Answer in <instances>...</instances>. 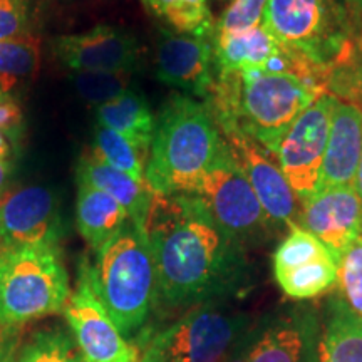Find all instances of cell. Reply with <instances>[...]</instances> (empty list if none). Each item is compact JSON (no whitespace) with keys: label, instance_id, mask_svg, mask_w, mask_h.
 <instances>
[{"label":"cell","instance_id":"cell-24","mask_svg":"<svg viewBox=\"0 0 362 362\" xmlns=\"http://www.w3.org/2000/svg\"><path fill=\"white\" fill-rule=\"evenodd\" d=\"M339 264L332 255L307 262L296 269L275 274L279 287L292 300H310L329 292L337 284Z\"/></svg>","mask_w":362,"mask_h":362},{"label":"cell","instance_id":"cell-13","mask_svg":"<svg viewBox=\"0 0 362 362\" xmlns=\"http://www.w3.org/2000/svg\"><path fill=\"white\" fill-rule=\"evenodd\" d=\"M62 228L57 200L49 188L24 187L0 198V250L22 245H57Z\"/></svg>","mask_w":362,"mask_h":362},{"label":"cell","instance_id":"cell-14","mask_svg":"<svg viewBox=\"0 0 362 362\" xmlns=\"http://www.w3.org/2000/svg\"><path fill=\"white\" fill-rule=\"evenodd\" d=\"M51 51L72 72H133L141 47L128 30L98 25L86 33L57 35L51 40Z\"/></svg>","mask_w":362,"mask_h":362},{"label":"cell","instance_id":"cell-8","mask_svg":"<svg viewBox=\"0 0 362 362\" xmlns=\"http://www.w3.org/2000/svg\"><path fill=\"white\" fill-rule=\"evenodd\" d=\"M192 194L200 198L215 223L243 248L269 242L279 232L226 143Z\"/></svg>","mask_w":362,"mask_h":362},{"label":"cell","instance_id":"cell-2","mask_svg":"<svg viewBox=\"0 0 362 362\" xmlns=\"http://www.w3.org/2000/svg\"><path fill=\"white\" fill-rule=\"evenodd\" d=\"M325 90L292 74L218 71L205 98L220 129H238L275 156L293 121Z\"/></svg>","mask_w":362,"mask_h":362},{"label":"cell","instance_id":"cell-10","mask_svg":"<svg viewBox=\"0 0 362 362\" xmlns=\"http://www.w3.org/2000/svg\"><path fill=\"white\" fill-rule=\"evenodd\" d=\"M62 314L86 362H138L136 347L121 336L104 307L93 280V265L86 259Z\"/></svg>","mask_w":362,"mask_h":362},{"label":"cell","instance_id":"cell-36","mask_svg":"<svg viewBox=\"0 0 362 362\" xmlns=\"http://www.w3.org/2000/svg\"><path fill=\"white\" fill-rule=\"evenodd\" d=\"M334 2L346 12L357 37L362 39V0H334Z\"/></svg>","mask_w":362,"mask_h":362},{"label":"cell","instance_id":"cell-20","mask_svg":"<svg viewBox=\"0 0 362 362\" xmlns=\"http://www.w3.org/2000/svg\"><path fill=\"white\" fill-rule=\"evenodd\" d=\"M129 221L119 202L90 185L79 183L76 200V225L90 250L96 252Z\"/></svg>","mask_w":362,"mask_h":362},{"label":"cell","instance_id":"cell-34","mask_svg":"<svg viewBox=\"0 0 362 362\" xmlns=\"http://www.w3.org/2000/svg\"><path fill=\"white\" fill-rule=\"evenodd\" d=\"M0 131L13 143V146L21 143L24 134V115L21 106L8 93L0 90Z\"/></svg>","mask_w":362,"mask_h":362},{"label":"cell","instance_id":"cell-26","mask_svg":"<svg viewBox=\"0 0 362 362\" xmlns=\"http://www.w3.org/2000/svg\"><path fill=\"white\" fill-rule=\"evenodd\" d=\"M93 155L139 181H146V161L149 151L131 141L121 133L98 126L94 134Z\"/></svg>","mask_w":362,"mask_h":362},{"label":"cell","instance_id":"cell-6","mask_svg":"<svg viewBox=\"0 0 362 362\" xmlns=\"http://www.w3.org/2000/svg\"><path fill=\"white\" fill-rule=\"evenodd\" d=\"M69 296V275L57 245L0 250V327L22 329L62 314Z\"/></svg>","mask_w":362,"mask_h":362},{"label":"cell","instance_id":"cell-33","mask_svg":"<svg viewBox=\"0 0 362 362\" xmlns=\"http://www.w3.org/2000/svg\"><path fill=\"white\" fill-rule=\"evenodd\" d=\"M34 0H0V39L34 34Z\"/></svg>","mask_w":362,"mask_h":362},{"label":"cell","instance_id":"cell-7","mask_svg":"<svg viewBox=\"0 0 362 362\" xmlns=\"http://www.w3.org/2000/svg\"><path fill=\"white\" fill-rule=\"evenodd\" d=\"M260 25L284 47L329 72L362 40L334 0H269Z\"/></svg>","mask_w":362,"mask_h":362},{"label":"cell","instance_id":"cell-28","mask_svg":"<svg viewBox=\"0 0 362 362\" xmlns=\"http://www.w3.org/2000/svg\"><path fill=\"white\" fill-rule=\"evenodd\" d=\"M71 81L83 101L94 107H99L128 93L131 83H133V72H71Z\"/></svg>","mask_w":362,"mask_h":362},{"label":"cell","instance_id":"cell-18","mask_svg":"<svg viewBox=\"0 0 362 362\" xmlns=\"http://www.w3.org/2000/svg\"><path fill=\"white\" fill-rule=\"evenodd\" d=\"M78 183H86L115 198L128 211L129 220L143 228L153 202V192L146 181H139L123 171L112 168L90 153L81 158Z\"/></svg>","mask_w":362,"mask_h":362},{"label":"cell","instance_id":"cell-12","mask_svg":"<svg viewBox=\"0 0 362 362\" xmlns=\"http://www.w3.org/2000/svg\"><path fill=\"white\" fill-rule=\"evenodd\" d=\"M220 133L235 163L245 175L260 205L279 232L282 228L291 230L298 226L300 210L297 206V198L288 187L282 170L272 160L270 153L238 129H220Z\"/></svg>","mask_w":362,"mask_h":362},{"label":"cell","instance_id":"cell-4","mask_svg":"<svg viewBox=\"0 0 362 362\" xmlns=\"http://www.w3.org/2000/svg\"><path fill=\"white\" fill-rule=\"evenodd\" d=\"M93 280L121 336L133 342L156 307V272L143 228L128 221L96 250Z\"/></svg>","mask_w":362,"mask_h":362},{"label":"cell","instance_id":"cell-25","mask_svg":"<svg viewBox=\"0 0 362 362\" xmlns=\"http://www.w3.org/2000/svg\"><path fill=\"white\" fill-rule=\"evenodd\" d=\"M16 362H86L69 327L51 324L24 337Z\"/></svg>","mask_w":362,"mask_h":362},{"label":"cell","instance_id":"cell-11","mask_svg":"<svg viewBox=\"0 0 362 362\" xmlns=\"http://www.w3.org/2000/svg\"><path fill=\"white\" fill-rule=\"evenodd\" d=\"M337 98L324 93L293 121L280 141L275 158L300 205L317 193L327 148L330 116Z\"/></svg>","mask_w":362,"mask_h":362},{"label":"cell","instance_id":"cell-21","mask_svg":"<svg viewBox=\"0 0 362 362\" xmlns=\"http://www.w3.org/2000/svg\"><path fill=\"white\" fill-rule=\"evenodd\" d=\"M215 66L218 71H242L257 67L264 69L265 62L279 51L277 42L262 25L243 33L214 35Z\"/></svg>","mask_w":362,"mask_h":362},{"label":"cell","instance_id":"cell-38","mask_svg":"<svg viewBox=\"0 0 362 362\" xmlns=\"http://www.w3.org/2000/svg\"><path fill=\"white\" fill-rule=\"evenodd\" d=\"M13 143L0 131V161H12Z\"/></svg>","mask_w":362,"mask_h":362},{"label":"cell","instance_id":"cell-19","mask_svg":"<svg viewBox=\"0 0 362 362\" xmlns=\"http://www.w3.org/2000/svg\"><path fill=\"white\" fill-rule=\"evenodd\" d=\"M320 332V362H362V317L339 293H332L324 307Z\"/></svg>","mask_w":362,"mask_h":362},{"label":"cell","instance_id":"cell-37","mask_svg":"<svg viewBox=\"0 0 362 362\" xmlns=\"http://www.w3.org/2000/svg\"><path fill=\"white\" fill-rule=\"evenodd\" d=\"M12 175H13L12 161H0V198L8 192Z\"/></svg>","mask_w":362,"mask_h":362},{"label":"cell","instance_id":"cell-32","mask_svg":"<svg viewBox=\"0 0 362 362\" xmlns=\"http://www.w3.org/2000/svg\"><path fill=\"white\" fill-rule=\"evenodd\" d=\"M269 0H232L216 21L214 35L243 33L262 24V16Z\"/></svg>","mask_w":362,"mask_h":362},{"label":"cell","instance_id":"cell-27","mask_svg":"<svg viewBox=\"0 0 362 362\" xmlns=\"http://www.w3.org/2000/svg\"><path fill=\"white\" fill-rule=\"evenodd\" d=\"M40 39L35 34L0 39V90L8 93L19 81L39 69Z\"/></svg>","mask_w":362,"mask_h":362},{"label":"cell","instance_id":"cell-40","mask_svg":"<svg viewBox=\"0 0 362 362\" xmlns=\"http://www.w3.org/2000/svg\"><path fill=\"white\" fill-rule=\"evenodd\" d=\"M361 237H362V230H361Z\"/></svg>","mask_w":362,"mask_h":362},{"label":"cell","instance_id":"cell-9","mask_svg":"<svg viewBox=\"0 0 362 362\" xmlns=\"http://www.w3.org/2000/svg\"><path fill=\"white\" fill-rule=\"evenodd\" d=\"M320 332L315 307L280 305L255 317L221 362H320Z\"/></svg>","mask_w":362,"mask_h":362},{"label":"cell","instance_id":"cell-30","mask_svg":"<svg viewBox=\"0 0 362 362\" xmlns=\"http://www.w3.org/2000/svg\"><path fill=\"white\" fill-rule=\"evenodd\" d=\"M327 93L344 103L354 104L362 112V40L330 71Z\"/></svg>","mask_w":362,"mask_h":362},{"label":"cell","instance_id":"cell-22","mask_svg":"<svg viewBox=\"0 0 362 362\" xmlns=\"http://www.w3.org/2000/svg\"><path fill=\"white\" fill-rule=\"evenodd\" d=\"M98 126L121 133L131 141L148 149L151 146L156 117L141 93L129 89L115 101L96 107Z\"/></svg>","mask_w":362,"mask_h":362},{"label":"cell","instance_id":"cell-15","mask_svg":"<svg viewBox=\"0 0 362 362\" xmlns=\"http://www.w3.org/2000/svg\"><path fill=\"white\" fill-rule=\"evenodd\" d=\"M298 226L324 243L339 264L362 230V202L354 187L317 192L300 208Z\"/></svg>","mask_w":362,"mask_h":362},{"label":"cell","instance_id":"cell-39","mask_svg":"<svg viewBox=\"0 0 362 362\" xmlns=\"http://www.w3.org/2000/svg\"><path fill=\"white\" fill-rule=\"evenodd\" d=\"M354 188L357 194H359L361 202H362V155H361V161L359 166H357V173H356V180H354Z\"/></svg>","mask_w":362,"mask_h":362},{"label":"cell","instance_id":"cell-5","mask_svg":"<svg viewBox=\"0 0 362 362\" xmlns=\"http://www.w3.org/2000/svg\"><path fill=\"white\" fill-rule=\"evenodd\" d=\"M253 320L233 300L206 302L163 327L146 325L131 344L138 362H221Z\"/></svg>","mask_w":362,"mask_h":362},{"label":"cell","instance_id":"cell-17","mask_svg":"<svg viewBox=\"0 0 362 362\" xmlns=\"http://www.w3.org/2000/svg\"><path fill=\"white\" fill-rule=\"evenodd\" d=\"M362 155V112L354 104L337 99L330 116L327 148L320 168L319 188L354 187Z\"/></svg>","mask_w":362,"mask_h":362},{"label":"cell","instance_id":"cell-1","mask_svg":"<svg viewBox=\"0 0 362 362\" xmlns=\"http://www.w3.org/2000/svg\"><path fill=\"white\" fill-rule=\"evenodd\" d=\"M143 232L155 262L158 315L235 300L247 291L245 248L215 223L197 194H153Z\"/></svg>","mask_w":362,"mask_h":362},{"label":"cell","instance_id":"cell-23","mask_svg":"<svg viewBox=\"0 0 362 362\" xmlns=\"http://www.w3.org/2000/svg\"><path fill=\"white\" fill-rule=\"evenodd\" d=\"M153 16L173 27L175 33L211 39L216 22L208 0H141Z\"/></svg>","mask_w":362,"mask_h":362},{"label":"cell","instance_id":"cell-29","mask_svg":"<svg viewBox=\"0 0 362 362\" xmlns=\"http://www.w3.org/2000/svg\"><path fill=\"white\" fill-rule=\"evenodd\" d=\"M325 255H330V252L319 238L302 226H293L274 253V275L292 270Z\"/></svg>","mask_w":362,"mask_h":362},{"label":"cell","instance_id":"cell-35","mask_svg":"<svg viewBox=\"0 0 362 362\" xmlns=\"http://www.w3.org/2000/svg\"><path fill=\"white\" fill-rule=\"evenodd\" d=\"M22 341L21 327H0V362H16Z\"/></svg>","mask_w":362,"mask_h":362},{"label":"cell","instance_id":"cell-31","mask_svg":"<svg viewBox=\"0 0 362 362\" xmlns=\"http://www.w3.org/2000/svg\"><path fill=\"white\" fill-rule=\"evenodd\" d=\"M337 284L344 300L362 317V237L356 240L339 262Z\"/></svg>","mask_w":362,"mask_h":362},{"label":"cell","instance_id":"cell-3","mask_svg":"<svg viewBox=\"0 0 362 362\" xmlns=\"http://www.w3.org/2000/svg\"><path fill=\"white\" fill-rule=\"evenodd\" d=\"M223 146L225 139L206 103L175 94L156 117L146 183L160 194H192Z\"/></svg>","mask_w":362,"mask_h":362},{"label":"cell","instance_id":"cell-16","mask_svg":"<svg viewBox=\"0 0 362 362\" xmlns=\"http://www.w3.org/2000/svg\"><path fill=\"white\" fill-rule=\"evenodd\" d=\"M211 39L160 29L156 40V78L161 83L206 98L215 83Z\"/></svg>","mask_w":362,"mask_h":362}]
</instances>
